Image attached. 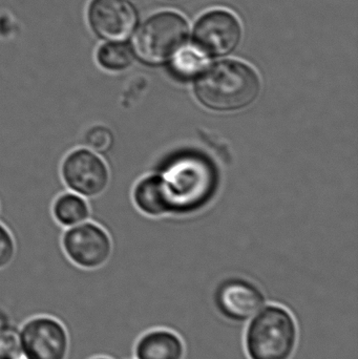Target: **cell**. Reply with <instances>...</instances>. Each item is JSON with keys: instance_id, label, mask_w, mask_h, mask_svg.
Instances as JSON below:
<instances>
[{"instance_id": "12", "label": "cell", "mask_w": 358, "mask_h": 359, "mask_svg": "<svg viewBox=\"0 0 358 359\" xmlns=\"http://www.w3.org/2000/svg\"><path fill=\"white\" fill-rule=\"evenodd\" d=\"M50 211L53 221L62 230L75 227L92 219L90 201L67 189L54 196Z\"/></svg>"}, {"instance_id": "2", "label": "cell", "mask_w": 358, "mask_h": 359, "mask_svg": "<svg viewBox=\"0 0 358 359\" xmlns=\"http://www.w3.org/2000/svg\"><path fill=\"white\" fill-rule=\"evenodd\" d=\"M298 339L294 316L277 304L267 303L244 329V347L249 359H290Z\"/></svg>"}, {"instance_id": "3", "label": "cell", "mask_w": 358, "mask_h": 359, "mask_svg": "<svg viewBox=\"0 0 358 359\" xmlns=\"http://www.w3.org/2000/svg\"><path fill=\"white\" fill-rule=\"evenodd\" d=\"M160 180L170 210H187L209 198L216 185V172L203 156L187 154L170 162Z\"/></svg>"}, {"instance_id": "17", "label": "cell", "mask_w": 358, "mask_h": 359, "mask_svg": "<svg viewBox=\"0 0 358 359\" xmlns=\"http://www.w3.org/2000/svg\"><path fill=\"white\" fill-rule=\"evenodd\" d=\"M0 359H25L19 327L13 324L0 327Z\"/></svg>"}, {"instance_id": "21", "label": "cell", "mask_w": 358, "mask_h": 359, "mask_svg": "<svg viewBox=\"0 0 358 359\" xmlns=\"http://www.w3.org/2000/svg\"><path fill=\"white\" fill-rule=\"evenodd\" d=\"M92 359H111V358H102V356H99V358H92Z\"/></svg>"}, {"instance_id": "16", "label": "cell", "mask_w": 358, "mask_h": 359, "mask_svg": "<svg viewBox=\"0 0 358 359\" xmlns=\"http://www.w3.org/2000/svg\"><path fill=\"white\" fill-rule=\"evenodd\" d=\"M134 61L132 50L122 42H107L97 50V65L107 73L125 71Z\"/></svg>"}, {"instance_id": "15", "label": "cell", "mask_w": 358, "mask_h": 359, "mask_svg": "<svg viewBox=\"0 0 358 359\" xmlns=\"http://www.w3.org/2000/svg\"><path fill=\"white\" fill-rule=\"evenodd\" d=\"M78 145L105 157L115 145V134L106 123L90 122L80 130Z\"/></svg>"}, {"instance_id": "13", "label": "cell", "mask_w": 358, "mask_h": 359, "mask_svg": "<svg viewBox=\"0 0 358 359\" xmlns=\"http://www.w3.org/2000/svg\"><path fill=\"white\" fill-rule=\"evenodd\" d=\"M132 196L143 212L156 215L170 211L160 177L141 180L135 187Z\"/></svg>"}, {"instance_id": "19", "label": "cell", "mask_w": 358, "mask_h": 359, "mask_svg": "<svg viewBox=\"0 0 358 359\" xmlns=\"http://www.w3.org/2000/svg\"><path fill=\"white\" fill-rule=\"evenodd\" d=\"M10 324H12V323H11L10 316H8V314L6 313L4 309L0 308V327L6 326V325Z\"/></svg>"}, {"instance_id": "4", "label": "cell", "mask_w": 358, "mask_h": 359, "mask_svg": "<svg viewBox=\"0 0 358 359\" xmlns=\"http://www.w3.org/2000/svg\"><path fill=\"white\" fill-rule=\"evenodd\" d=\"M187 37L184 17L174 12L159 13L139 27L132 39V53L143 62L157 65L172 58Z\"/></svg>"}, {"instance_id": "14", "label": "cell", "mask_w": 358, "mask_h": 359, "mask_svg": "<svg viewBox=\"0 0 358 359\" xmlns=\"http://www.w3.org/2000/svg\"><path fill=\"white\" fill-rule=\"evenodd\" d=\"M208 55L197 44H183L172 57V69L181 78H191L203 72Z\"/></svg>"}, {"instance_id": "9", "label": "cell", "mask_w": 358, "mask_h": 359, "mask_svg": "<svg viewBox=\"0 0 358 359\" xmlns=\"http://www.w3.org/2000/svg\"><path fill=\"white\" fill-rule=\"evenodd\" d=\"M88 18L92 31L101 39L123 42L134 32L138 15L128 0H92Z\"/></svg>"}, {"instance_id": "22", "label": "cell", "mask_w": 358, "mask_h": 359, "mask_svg": "<svg viewBox=\"0 0 358 359\" xmlns=\"http://www.w3.org/2000/svg\"><path fill=\"white\" fill-rule=\"evenodd\" d=\"M135 359V358H134Z\"/></svg>"}, {"instance_id": "6", "label": "cell", "mask_w": 358, "mask_h": 359, "mask_svg": "<svg viewBox=\"0 0 358 359\" xmlns=\"http://www.w3.org/2000/svg\"><path fill=\"white\" fill-rule=\"evenodd\" d=\"M58 174L65 189L90 201L102 196L111 182V168L105 157L81 145L65 151L59 162Z\"/></svg>"}, {"instance_id": "20", "label": "cell", "mask_w": 358, "mask_h": 359, "mask_svg": "<svg viewBox=\"0 0 358 359\" xmlns=\"http://www.w3.org/2000/svg\"><path fill=\"white\" fill-rule=\"evenodd\" d=\"M1 215H2V203H1V200H0V219H1Z\"/></svg>"}, {"instance_id": "5", "label": "cell", "mask_w": 358, "mask_h": 359, "mask_svg": "<svg viewBox=\"0 0 358 359\" xmlns=\"http://www.w3.org/2000/svg\"><path fill=\"white\" fill-rule=\"evenodd\" d=\"M60 250L63 259L77 269L96 271L111 263L113 242L104 226L90 219L62 230Z\"/></svg>"}, {"instance_id": "10", "label": "cell", "mask_w": 358, "mask_h": 359, "mask_svg": "<svg viewBox=\"0 0 358 359\" xmlns=\"http://www.w3.org/2000/svg\"><path fill=\"white\" fill-rule=\"evenodd\" d=\"M239 20L228 11L214 10L204 15L195 27V44L212 56H223L237 48L241 39Z\"/></svg>"}, {"instance_id": "7", "label": "cell", "mask_w": 358, "mask_h": 359, "mask_svg": "<svg viewBox=\"0 0 358 359\" xmlns=\"http://www.w3.org/2000/svg\"><path fill=\"white\" fill-rule=\"evenodd\" d=\"M212 303L216 313L227 322L246 324L268 299L258 283L231 276L214 285Z\"/></svg>"}, {"instance_id": "18", "label": "cell", "mask_w": 358, "mask_h": 359, "mask_svg": "<svg viewBox=\"0 0 358 359\" xmlns=\"http://www.w3.org/2000/svg\"><path fill=\"white\" fill-rule=\"evenodd\" d=\"M19 248L16 236L11 229L0 219V271L10 268L18 259Z\"/></svg>"}, {"instance_id": "8", "label": "cell", "mask_w": 358, "mask_h": 359, "mask_svg": "<svg viewBox=\"0 0 358 359\" xmlns=\"http://www.w3.org/2000/svg\"><path fill=\"white\" fill-rule=\"evenodd\" d=\"M25 359H65L69 335L63 325L50 316H36L20 327Z\"/></svg>"}, {"instance_id": "1", "label": "cell", "mask_w": 358, "mask_h": 359, "mask_svg": "<svg viewBox=\"0 0 358 359\" xmlns=\"http://www.w3.org/2000/svg\"><path fill=\"white\" fill-rule=\"evenodd\" d=\"M261 90L258 74L240 61H220L202 73L195 86L205 107L227 111L243 109L256 100Z\"/></svg>"}, {"instance_id": "11", "label": "cell", "mask_w": 358, "mask_h": 359, "mask_svg": "<svg viewBox=\"0 0 358 359\" xmlns=\"http://www.w3.org/2000/svg\"><path fill=\"white\" fill-rule=\"evenodd\" d=\"M184 353L181 337L164 328L147 331L135 346V359H183Z\"/></svg>"}]
</instances>
